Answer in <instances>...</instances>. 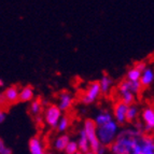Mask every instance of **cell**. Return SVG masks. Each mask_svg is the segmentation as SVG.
I'll list each match as a JSON object with an SVG mask.
<instances>
[{
	"label": "cell",
	"mask_w": 154,
	"mask_h": 154,
	"mask_svg": "<svg viewBox=\"0 0 154 154\" xmlns=\"http://www.w3.org/2000/svg\"><path fill=\"white\" fill-rule=\"evenodd\" d=\"M143 133L134 127L120 129L114 141L109 146L113 154H140V139Z\"/></svg>",
	"instance_id": "obj_1"
},
{
	"label": "cell",
	"mask_w": 154,
	"mask_h": 154,
	"mask_svg": "<svg viewBox=\"0 0 154 154\" xmlns=\"http://www.w3.org/2000/svg\"><path fill=\"white\" fill-rule=\"evenodd\" d=\"M119 131H120L119 124L114 120L101 126H96V135L98 140L100 144L106 148H109V146L114 141Z\"/></svg>",
	"instance_id": "obj_2"
},
{
	"label": "cell",
	"mask_w": 154,
	"mask_h": 154,
	"mask_svg": "<svg viewBox=\"0 0 154 154\" xmlns=\"http://www.w3.org/2000/svg\"><path fill=\"white\" fill-rule=\"evenodd\" d=\"M82 129L85 133V136H86L88 143H90V151L97 154L101 144H100L99 140L97 138V135H96V124L94 120L93 119H85Z\"/></svg>",
	"instance_id": "obj_3"
},
{
	"label": "cell",
	"mask_w": 154,
	"mask_h": 154,
	"mask_svg": "<svg viewBox=\"0 0 154 154\" xmlns=\"http://www.w3.org/2000/svg\"><path fill=\"white\" fill-rule=\"evenodd\" d=\"M101 92H100L99 82L97 80L96 81H91L88 83L86 88H84L79 96L80 103H84V105H90V103H95L96 100L100 97Z\"/></svg>",
	"instance_id": "obj_4"
},
{
	"label": "cell",
	"mask_w": 154,
	"mask_h": 154,
	"mask_svg": "<svg viewBox=\"0 0 154 154\" xmlns=\"http://www.w3.org/2000/svg\"><path fill=\"white\" fill-rule=\"evenodd\" d=\"M42 121L45 124L52 127L56 128L59 120L62 118V111L59 110L56 103H46L44 105L43 111H42Z\"/></svg>",
	"instance_id": "obj_5"
},
{
	"label": "cell",
	"mask_w": 154,
	"mask_h": 154,
	"mask_svg": "<svg viewBox=\"0 0 154 154\" xmlns=\"http://www.w3.org/2000/svg\"><path fill=\"white\" fill-rule=\"evenodd\" d=\"M116 95H118V99L121 100L126 106L133 105L136 100V96L134 95L131 90V82L126 79L121 80L119 82L116 86Z\"/></svg>",
	"instance_id": "obj_6"
},
{
	"label": "cell",
	"mask_w": 154,
	"mask_h": 154,
	"mask_svg": "<svg viewBox=\"0 0 154 154\" xmlns=\"http://www.w3.org/2000/svg\"><path fill=\"white\" fill-rule=\"evenodd\" d=\"M141 122L144 133L153 134L154 128V108L152 105H146L141 110Z\"/></svg>",
	"instance_id": "obj_7"
},
{
	"label": "cell",
	"mask_w": 154,
	"mask_h": 154,
	"mask_svg": "<svg viewBox=\"0 0 154 154\" xmlns=\"http://www.w3.org/2000/svg\"><path fill=\"white\" fill-rule=\"evenodd\" d=\"M57 100H58L57 107L59 108V110L62 112H68L75 103V96L69 91H62L59 92Z\"/></svg>",
	"instance_id": "obj_8"
},
{
	"label": "cell",
	"mask_w": 154,
	"mask_h": 154,
	"mask_svg": "<svg viewBox=\"0 0 154 154\" xmlns=\"http://www.w3.org/2000/svg\"><path fill=\"white\" fill-rule=\"evenodd\" d=\"M127 107L125 103H123L121 100L116 99L113 103V120L120 125L126 124V110Z\"/></svg>",
	"instance_id": "obj_9"
},
{
	"label": "cell",
	"mask_w": 154,
	"mask_h": 154,
	"mask_svg": "<svg viewBox=\"0 0 154 154\" xmlns=\"http://www.w3.org/2000/svg\"><path fill=\"white\" fill-rule=\"evenodd\" d=\"M140 154H154L153 134L143 133L140 139Z\"/></svg>",
	"instance_id": "obj_10"
},
{
	"label": "cell",
	"mask_w": 154,
	"mask_h": 154,
	"mask_svg": "<svg viewBox=\"0 0 154 154\" xmlns=\"http://www.w3.org/2000/svg\"><path fill=\"white\" fill-rule=\"evenodd\" d=\"M30 154H45L46 148L44 146V142L39 135H35L29 139L28 142Z\"/></svg>",
	"instance_id": "obj_11"
},
{
	"label": "cell",
	"mask_w": 154,
	"mask_h": 154,
	"mask_svg": "<svg viewBox=\"0 0 154 154\" xmlns=\"http://www.w3.org/2000/svg\"><path fill=\"white\" fill-rule=\"evenodd\" d=\"M3 96L5 98V101L10 107L13 103H18V94H20V86L17 84L10 85L3 91Z\"/></svg>",
	"instance_id": "obj_12"
},
{
	"label": "cell",
	"mask_w": 154,
	"mask_h": 154,
	"mask_svg": "<svg viewBox=\"0 0 154 154\" xmlns=\"http://www.w3.org/2000/svg\"><path fill=\"white\" fill-rule=\"evenodd\" d=\"M44 108V103L42 100L41 97H35L30 101V105H29V113L33 118H40L42 114V111Z\"/></svg>",
	"instance_id": "obj_13"
},
{
	"label": "cell",
	"mask_w": 154,
	"mask_h": 154,
	"mask_svg": "<svg viewBox=\"0 0 154 154\" xmlns=\"http://www.w3.org/2000/svg\"><path fill=\"white\" fill-rule=\"evenodd\" d=\"M154 80V72L153 68L151 66H146V68L141 72V75H140V79H139V82L141 84V86L143 88V90L148 88L150 85L152 84Z\"/></svg>",
	"instance_id": "obj_14"
},
{
	"label": "cell",
	"mask_w": 154,
	"mask_h": 154,
	"mask_svg": "<svg viewBox=\"0 0 154 154\" xmlns=\"http://www.w3.org/2000/svg\"><path fill=\"white\" fill-rule=\"evenodd\" d=\"M98 82H99L101 94H103V95L110 94L111 90H112V88H113V84H114V81H113V79L108 73H103V77L100 78V80Z\"/></svg>",
	"instance_id": "obj_15"
},
{
	"label": "cell",
	"mask_w": 154,
	"mask_h": 154,
	"mask_svg": "<svg viewBox=\"0 0 154 154\" xmlns=\"http://www.w3.org/2000/svg\"><path fill=\"white\" fill-rule=\"evenodd\" d=\"M35 98V88L32 85H25L22 88H20V94H18V101H31Z\"/></svg>",
	"instance_id": "obj_16"
},
{
	"label": "cell",
	"mask_w": 154,
	"mask_h": 154,
	"mask_svg": "<svg viewBox=\"0 0 154 154\" xmlns=\"http://www.w3.org/2000/svg\"><path fill=\"white\" fill-rule=\"evenodd\" d=\"M70 141V137L68 134H62L58 137H56V139L53 142V146L57 152H64L65 148L68 144V142Z\"/></svg>",
	"instance_id": "obj_17"
},
{
	"label": "cell",
	"mask_w": 154,
	"mask_h": 154,
	"mask_svg": "<svg viewBox=\"0 0 154 154\" xmlns=\"http://www.w3.org/2000/svg\"><path fill=\"white\" fill-rule=\"evenodd\" d=\"M139 107L136 103H133V105L128 106L127 107V110H126V123H131L133 124L134 122L138 120L139 118Z\"/></svg>",
	"instance_id": "obj_18"
},
{
	"label": "cell",
	"mask_w": 154,
	"mask_h": 154,
	"mask_svg": "<svg viewBox=\"0 0 154 154\" xmlns=\"http://www.w3.org/2000/svg\"><path fill=\"white\" fill-rule=\"evenodd\" d=\"M78 148H79V151L81 153H86V152L90 151V143H88V140L85 136V133L83 131V129H81L79 133V138L77 140Z\"/></svg>",
	"instance_id": "obj_19"
},
{
	"label": "cell",
	"mask_w": 154,
	"mask_h": 154,
	"mask_svg": "<svg viewBox=\"0 0 154 154\" xmlns=\"http://www.w3.org/2000/svg\"><path fill=\"white\" fill-rule=\"evenodd\" d=\"M112 120H113L112 114H111L108 110H101L97 116H96L94 122H95L96 126H101V125H103V124L112 121Z\"/></svg>",
	"instance_id": "obj_20"
},
{
	"label": "cell",
	"mask_w": 154,
	"mask_h": 154,
	"mask_svg": "<svg viewBox=\"0 0 154 154\" xmlns=\"http://www.w3.org/2000/svg\"><path fill=\"white\" fill-rule=\"evenodd\" d=\"M140 75H141V71H140L135 65H133V66H131V68H128V70L126 71L125 79L128 80V81H131V82H136V81H139Z\"/></svg>",
	"instance_id": "obj_21"
},
{
	"label": "cell",
	"mask_w": 154,
	"mask_h": 154,
	"mask_svg": "<svg viewBox=\"0 0 154 154\" xmlns=\"http://www.w3.org/2000/svg\"><path fill=\"white\" fill-rule=\"evenodd\" d=\"M70 125H71V120H70V116L69 114H65L60 118L59 120L58 124L56 126V129L59 131V133H63L64 134L67 129L69 128Z\"/></svg>",
	"instance_id": "obj_22"
},
{
	"label": "cell",
	"mask_w": 154,
	"mask_h": 154,
	"mask_svg": "<svg viewBox=\"0 0 154 154\" xmlns=\"http://www.w3.org/2000/svg\"><path fill=\"white\" fill-rule=\"evenodd\" d=\"M65 154H75L79 152V148H78V143L75 140H70L68 144L66 146L64 150Z\"/></svg>",
	"instance_id": "obj_23"
},
{
	"label": "cell",
	"mask_w": 154,
	"mask_h": 154,
	"mask_svg": "<svg viewBox=\"0 0 154 154\" xmlns=\"http://www.w3.org/2000/svg\"><path fill=\"white\" fill-rule=\"evenodd\" d=\"M0 154H12V150L7 146V144L1 138H0Z\"/></svg>",
	"instance_id": "obj_24"
},
{
	"label": "cell",
	"mask_w": 154,
	"mask_h": 154,
	"mask_svg": "<svg viewBox=\"0 0 154 154\" xmlns=\"http://www.w3.org/2000/svg\"><path fill=\"white\" fill-rule=\"evenodd\" d=\"M0 108L5 109V110H7V109L9 108V105L7 103L5 96H3V94L1 92H0Z\"/></svg>",
	"instance_id": "obj_25"
},
{
	"label": "cell",
	"mask_w": 154,
	"mask_h": 154,
	"mask_svg": "<svg viewBox=\"0 0 154 154\" xmlns=\"http://www.w3.org/2000/svg\"><path fill=\"white\" fill-rule=\"evenodd\" d=\"M5 116H7V110L0 108V123H2L5 120Z\"/></svg>",
	"instance_id": "obj_26"
},
{
	"label": "cell",
	"mask_w": 154,
	"mask_h": 154,
	"mask_svg": "<svg viewBox=\"0 0 154 154\" xmlns=\"http://www.w3.org/2000/svg\"><path fill=\"white\" fill-rule=\"evenodd\" d=\"M3 85H5V81L2 79H0V88H2Z\"/></svg>",
	"instance_id": "obj_27"
},
{
	"label": "cell",
	"mask_w": 154,
	"mask_h": 154,
	"mask_svg": "<svg viewBox=\"0 0 154 154\" xmlns=\"http://www.w3.org/2000/svg\"><path fill=\"white\" fill-rule=\"evenodd\" d=\"M84 154H96V153H94V152H92V151H88V152H86V153H84Z\"/></svg>",
	"instance_id": "obj_28"
},
{
	"label": "cell",
	"mask_w": 154,
	"mask_h": 154,
	"mask_svg": "<svg viewBox=\"0 0 154 154\" xmlns=\"http://www.w3.org/2000/svg\"><path fill=\"white\" fill-rule=\"evenodd\" d=\"M45 154H54V153H53V152H51V151H46Z\"/></svg>",
	"instance_id": "obj_29"
},
{
	"label": "cell",
	"mask_w": 154,
	"mask_h": 154,
	"mask_svg": "<svg viewBox=\"0 0 154 154\" xmlns=\"http://www.w3.org/2000/svg\"><path fill=\"white\" fill-rule=\"evenodd\" d=\"M75 154H83V153H81V152L79 151V152H78V153H75Z\"/></svg>",
	"instance_id": "obj_30"
}]
</instances>
